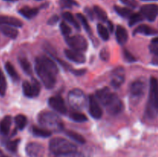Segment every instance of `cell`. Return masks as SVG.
<instances>
[{"mask_svg":"<svg viewBox=\"0 0 158 157\" xmlns=\"http://www.w3.org/2000/svg\"><path fill=\"white\" fill-rule=\"evenodd\" d=\"M35 69L37 75L46 89H52L56 83V75L59 69L56 63L46 55L35 58Z\"/></svg>","mask_w":158,"mask_h":157,"instance_id":"1","label":"cell"},{"mask_svg":"<svg viewBox=\"0 0 158 157\" xmlns=\"http://www.w3.org/2000/svg\"><path fill=\"white\" fill-rule=\"evenodd\" d=\"M59 19H60V18H59L58 15H52V16L51 17L49 20H48L47 23L49 25H55L56 23L59 21Z\"/></svg>","mask_w":158,"mask_h":157,"instance_id":"43","label":"cell"},{"mask_svg":"<svg viewBox=\"0 0 158 157\" xmlns=\"http://www.w3.org/2000/svg\"><path fill=\"white\" fill-rule=\"evenodd\" d=\"M100 58H101L103 61H108L110 58V52L108 51V49L106 48H103L101 51H100Z\"/></svg>","mask_w":158,"mask_h":157,"instance_id":"39","label":"cell"},{"mask_svg":"<svg viewBox=\"0 0 158 157\" xmlns=\"http://www.w3.org/2000/svg\"><path fill=\"white\" fill-rule=\"evenodd\" d=\"M123 4L131 8H136L137 6V2L136 0H120Z\"/></svg>","mask_w":158,"mask_h":157,"instance_id":"41","label":"cell"},{"mask_svg":"<svg viewBox=\"0 0 158 157\" xmlns=\"http://www.w3.org/2000/svg\"><path fill=\"white\" fill-rule=\"evenodd\" d=\"M77 18H78V19L80 20V23L82 24V26H83V28L86 29V32H87L88 33H90V32H91L90 26H89V23H88V21H87V19H86V17H85L83 15H82L81 13H77Z\"/></svg>","mask_w":158,"mask_h":157,"instance_id":"34","label":"cell"},{"mask_svg":"<svg viewBox=\"0 0 158 157\" xmlns=\"http://www.w3.org/2000/svg\"><path fill=\"white\" fill-rule=\"evenodd\" d=\"M64 52L66 58L73 62L82 64L86 62V57L81 52H78V51L73 50V49H66Z\"/></svg>","mask_w":158,"mask_h":157,"instance_id":"15","label":"cell"},{"mask_svg":"<svg viewBox=\"0 0 158 157\" xmlns=\"http://www.w3.org/2000/svg\"><path fill=\"white\" fill-rule=\"evenodd\" d=\"M40 85L36 80L32 79L31 83L28 81L23 82V94L28 98H33L38 96L40 92Z\"/></svg>","mask_w":158,"mask_h":157,"instance_id":"9","label":"cell"},{"mask_svg":"<svg viewBox=\"0 0 158 157\" xmlns=\"http://www.w3.org/2000/svg\"><path fill=\"white\" fill-rule=\"evenodd\" d=\"M114 9H115L116 12H117L119 15H120V16L122 17H124V18L130 17L131 14L133 13L131 9L127 7H121V6H114Z\"/></svg>","mask_w":158,"mask_h":157,"instance_id":"28","label":"cell"},{"mask_svg":"<svg viewBox=\"0 0 158 157\" xmlns=\"http://www.w3.org/2000/svg\"><path fill=\"white\" fill-rule=\"evenodd\" d=\"M56 157H84L83 154L80 153V152H69L66 154H63V155H57Z\"/></svg>","mask_w":158,"mask_h":157,"instance_id":"40","label":"cell"},{"mask_svg":"<svg viewBox=\"0 0 158 157\" xmlns=\"http://www.w3.org/2000/svg\"><path fill=\"white\" fill-rule=\"evenodd\" d=\"M69 116L71 119L77 123H83V122L87 121V117L80 112H71Z\"/></svg>","mask_w":158,"mask_h":157,"instance_id":"26","label":"cell"},{"mask_svg":"<svg viewBox=\"0 0 158 157\" xmlns=\"http://www.w3.org/2000/svg\"><path fill=\"white\" fill-rule=\"evenodd\" d=\"M94 12H95L96 15H97V18H98L100 21L104 22H106V20H107V14H106V12H105L103 9H101L100 6H94Z\"/></svg>","mask_w":158,"mask_h":157,"instance_id":"31","label":"cell"},{"mask_svg":"<svg viewBox=\"0 0 158 157\" xmlns=\"http://www.w3.org/2000/svg\"><path fill=\"white\" fill-rule=\"evenodd\" d=\"M38 122L42 126L48 130L61 131L63 129V123L56 113L49 111H43L38 115Z\"/></svg>","mask_w":158,"mask_h":157,"instance_id":"4","label":"cell"},{"mask_svg":"<svg viewBox=\"0 0 158 157\" xmlns=\"http://www.w3.org/2000/svg\"><path fill=\"white\" fill-rule=\"evenodd\" d=\"M60 5L62 8H72L73 6H78L79 4L75 0H60Z\"/></svg>","mask_w":158,"mask_h":157,"instance_id":"36","label":"cell"},{"mask_svg":"<svg viewBox=\"0 0 158 157\" xmlns=\"http://www.w3.org/2000/svg\"><path fill=\"white\" fill-rule=\"evenodd\" d=\"M137 34H142L144 35H155L158 34V31L148 25L142 24L134 29V35H137Z\"/></svg>","mask_w":158,"mask_h":157,"instance_id":"17","label":"cell"},{"mask_svg":"<svg viewBox=\"0 0 158 157\" xmlns=\"http://www.w3.org/2000/svg\"><path fill=\"white\" fill-rule=\"evenodd\" d=\"M146 114L148 118L153 119L158 114V80L151 77L150 80L149 97L146 107Z\"/></svg>","mask_w":158,"mask_h":157,"instance_id":"3","label":"cell"},{"mask_svg":"<svg viewBox=\"0 0 158 157\" xmlns=\"http://www.w3.org/2000/svg\"><path fill=\"white\" fill-rule=\"evenodd\" d=\"M89 105V112L91 116L94 119H100L103 115V111L99 104L98 100L94 95H89L88 99Z\"/></svg>","mask_w":158,"mask_h":157,"instance_id":"11","label":"cell"},{"mask_svg":"<svg viewBox=\"0 0 158 157\" xmlns=\"http://www.w3.org/2000/svg\"><path fill=\"white\" fill-rule=\"evenodd\" d=\"M60 30H61L62 34L63 35H65L66 37L69 36V35L71 34V29L67 24H66L65 22H62L60 25Z\"/></svg>","mask_w":158,"mask_h":157,"instance_id":"37","label":"cell"},{"mask_svg":"<svg viewBox=\"0 0 158 157\" xmlns=\"http://www.w3.org/2000/svg\"><path fill=\"white\" fill-rule=\"evenodd\" d=\"M5 68H6V70L7 72L8 75L12 78V80L14 81H18L19 79V74L17 73L16 70H15V67L13 66V65L12 64L9 62H7L5 64Z\"/></svg>","mask_w":158,"mask_h":157,"instance_id":"23","label":"cell"},{"mask_svg":"<svg viewBox=\"0 0 158 157\" xmlns=\"http://www.w3.org/2000/svg\"><path fill=\"white\" fill-rule=\"evenodd\" d=\"M66 134L69 137V138L72 139H73V140H75L76 142L80 143V144H83V143H85V142H86V140H85V139L83 138V135H81L80 134H79V133H77V132H74V131L66 130Z\"/></svg>","mask_w":158,"mask_h":157,"instance_id":"27","label":"cell"},{"mask_svg":"<svg viewBox=\"0 0 158 157\" xmlns=\"http://www.w3.org/2000/svg\"><path fill=\"white\" fill-rule=\"evenodd\" d=\"M143 17L140 13H132L129 17V26H133L137 23L143 21Z\"/></svg>","mask_w":158,"mask_h":157,"instance_id":"32","label":"cell"},{"mask_svg":"<svg viewBox=\"0 0 158 157\" xmlns=\"http://www.w3.org/2000/svg\"><path fill=\"white\" fill-rule=\"evenodd\" d=\"M108 26H109V28H110V31L112 32V31H113V24H112V22H108Z\"/></svg>","mask_w":158,"mask_h":157,"instance_id":"46","label":"cell"},{"mask_svg":"<svg viewBox=\"0 0 158 157\" xmlns=\"http://www.w3.org/2000/svg\"><path fill=\"white\" fill-rule=\"evenodd\" d=\"M123 55H124V58H126L127 61L128 62H134L135 61V58L132 55V54L128 51L124 50L123 51Z\"/></svg>","mask_w":158,"mask_h":157,"instance_id":"42","label":"cell"},{"mask_svg":"<svg viewBox=\"0 0 158 157\" xmlns=\"http://www.w3.org/2000/svg\"><path fill=\"white\" fill-rule=\"evenodd\" d=\"M116 38L119 44L123 45L128 39V33L126 29L121 26H117L116 29Z\"/></svg>","mask_w":158,"mask_h":157,"instance_id":"18","label":"cell"},{"mask_svg":"<svg viewBox=\"0 0 158 157\" xmlns=\"http://www.w3.org/2000/svg\"><path fill=\"white\" fill-rule=\"evenodd\" d=\"M97 29L100 38H101L102 39L105 40V41H107L110 38V34H109V32H108L107 29H106L105 26H103L102 24L97 25Z\"/></svg>","mask_w":158,"mask_h":157,"instance_id":"30","label":"cell"},{"mask_svg":"<svg viewBox=\"0 0 158 157\" xmlns=\"http://www.w3.org/2000/svg\"><path fill=\"white\" fill-rule=\"evenodd\" d=\"M6 89H7V83L3 72L0 70V95L4 96L6 95Z\"/></svg>","mask_w":158,"mask_h":157,"instance_id":"33","label":"cell"},{"mask_svg":"<svg viewBox=\"0 0 158 157\" xmlns=\"http://www.w3.org/2000/svg\"><path fill=\"white\" fill-rule=\"evenodd\" d=\"M20 14L26 18H32L38 14L39 9L37 8H31L29 6H25V7L21 8L19 11Z\"/></svg>","mask_w":158,"mask_h":157,"instance_id":"19","label":"cell"},{"mask_svg":"<svg viewBox=\"0 0 158 157\" xmlns=\"http://www.w3.org/2000/svg\"><path fill=\"white\" fill-rule=\"evenodd\" d=\"M0 26H9L18 28L23 26V22L15 17L0 15Z\"/></svg>","mask_w":158,"mask_h":157,"instance_id":"16","label":"cell"},{"mask_svg":"<svg viewBox=\"0 0 158 157\" xmlns=\"http://www.w3.org/2000/svg\"><path fill=\"white\" fill-rule=\"evenodd\" d=\"M96 98L103 105L110 115H117L123 109V104L120 98L111 92L109 88L104 87L98 89L96 92Z\"/></svg>","mask_w":158,"mask_h":157,"instance_id":"2","label":"cell"},{"mask_svg":"<svg viewBox=\"0 0 158 157\" xmlns=\"http://www.w3.org/2000/svg\"><path fill=\"white\" fill-rule=\"evenodd\" d=\"M0 31L4 34L6 36L10 38H15L18 36L19 32L15 27L9 26H0Z\"/></svg>","mask_w":158,"mask_h":157,"instance_id":"21","label":"cell"},{"mask_svg":"<svg viewBox=\"0 0 158 157\" xmlns=\"http://www.w3.org/2000/svg\"><path fill=\"white\" fill-rule=\"evenodd\" d=\"M6 1H13V0H6Z\"/></svg>","mask_w":158,"mask_h":157,"instance_id":"48","label":"cell"},{"mask_svg":"<svg viewBox=\"0 0 158 157\" xmlns=\"http://www.w3.org/2000/svg\"><path fill=\"white\" fill-rule=\"evenodd\" d=\"M63 17L65 20H66L67 22L70 23L71 25L74 26L77 29H80V25H79V22H77V20L76 19L75 17L73 15V14H71L70 12H65L63 13Z\"/></svg>","mask_w":158,"mask_h":157,"instance_id":"25","label":"cell"},{"mask_svg":"<svg viewBox=\"0 0 158 157\" xmlns=\"http://www.w3.org/2000/svg\"><path fill=\"white\" fill-rule=\"evenodd\" d=\"M26 152L29 157H43L44 155V146L38 143H29L26 145Z\"/></svg>","mask_w":158,"mask_h":157,"instance_id":"12","label":"cell"},{"mask_svg":"<svg viewBox=\"0 0 158 157\" xmlns=\"http://www.w3.org/2000/svg\"><path fill=\"white\" fill-rule=\"evenodd\" d=\"M0 157H9L4 153L2 150H0Z\"/></svg>","mask_w":158,"mask_h":157,"instance_id":"45","label":"cell"},{"mask_svg":"<svg viewBox=\"0 0 158 157\" xmlns=\"http://www.w3.org/2000/svg\"><path fill=\"white\" fill-rule=\"evenodd\" d=\"M49 105L52 109L60 114L65 115L67 112L66 103L63 99L60 96H52L49 98Z\"/></svg>","mask_w":158,"mask_h":157,"instance_id":"13","label":"cell"},{"mask_svg":"<svg viewBox=\"0 0 158 157\" xmlns=\"http://www.w3.org/2000/svg\"><path fill=\"white\" fill-rule=\"evenodd\" d=\"M32 131L33 135H35V136L43 137V138L50 136L51 134H52L51 131L48 130V129H45V128H39L35 127V126H33V127H32Z\"/></svg>","mask_w":158,"mask_h":157,"instance_id":"24","label":"cell"},{"mask_svg":"<svg viewBox=\"0 0 158 157\" xmlns=\"http://www.w3.org/2000/svg\"><path fill=\"white\" fill-rule=\"evenodd\" d=\"M66 42L68 46L73 50L78 51V52H84L87 49V41L84 37L80 35L67 36L66 38Z\"/></svg>","mask_w":158,"mask_h":157,"instance_id":"8","label":"cell"},{"mask_svg":"<svg viewBox=\"0 0 158 157\" xmlns=\"http://www.w3.org/2000/svg\"><path fill=\"white\" fill-rule=\"evenodd\" d=\"M77 146L73 143L61 137H56L49 142V149L56 155H63L69 152H76Z\"/></svg>","mask_w":158,"mask_h":157,"instance_id":"5","label":"cell"},{"mask_svg":"<svg viewBox=\"0 0 158 157\" xmlns=\"http://www.w3.org/2000/svg\"><path fill=\"white\" fill-rule=\"evenodd\" d=\"M86 12H87V13H88V15H89V17H90V18H93V14H92V13H91V11H90V10H89V9H86Z\"/></svg>","mask_w":158,"mask_h":157,"instance_id":"44","label":"cell"},{"mask_svg":"<svg viewBox=\"0 0 158 157\" xmlns=\"http://www.w3.org/2000/svg\"><path fill=\"white\" fill-rule=\"evenodd\" d=\"M18 60L22 69H23L27 75H32V66H31L30 62L28 61L27 58L25 56H19L18 58Z\"/></svg>","mask_w":158,"mask_h":157,"instance_id":"22","label":"cell"},{"mask_svg":"<svg viewBox=\"0 0 158 157\" xmlns=\"http://www.w3.org/2000/svg\"><path fill=\"white\" fill-rule=\"evenodd\" d=\"M15 122L19 129H23L27 124V118L26 117V115L19 114L15 117Z\"/></svg>","mask_w":158,"mask_h":157,"instance_id":"29","label":"cell"},{"mask_svg":"<svg viewBox=\"0 0 158 157\" xmlns=\"http://www.w3.org/2000/svg\"><path fill=\"white\" fill-rule=\"evenodd\" d=\"M151 52L154 55L158 56V36L155 37L151 40V43L149 46Z\"/></svg>","mask_w":158,"mask_h":157,"instance_id":"35","label":"cell"},{"mask_svg":"<svg viewBox=\"0 0 158 157\" xmlns=\"http://www.w3.org/2000/svg\"><path fill=\"white\" fill-rule=\"evenodd\" d=\"M67 99L69 106L76 110L83 109L86 105V95L81 89H74L69 91Z\"/></svg>","mask_w":158,"mask_h":157,"instance_id":"6","label":"cell"},{"mask_svg":"<svg viewBox=\"0 0 158 157\" xmlns=\"http://www.w3.org/2000/svg\"><path fill=\"white\" fill-rule=\"evenodd\" d=\"M146 89V83L143 79L138 78V79L133 82L130 86L129 89L130 96H131V99L132 100L133 103H139L144 95Z\"/></svg>","mask_w":158,"mask_h":157,"instance_id":"7","label":"cell"},{"mask_svg":"<svg viewBox=\"0 0 158 157\" xmlns=\"http://www.w3.org/2000/svg\"><path fill=\"white\" fill-rule=\"evenodd\" d=\"M19 143V139H15L12 140V141L8 142L6 144V148L9 149L11 152H15L18 147V145Z\"/></svg>","mask_w":158,"mask_h":157,"instance_id":"38","label":"cell"},{"mask_svg":"<svg viewBox=\"0 0 158 157\" xmlns=\"http://www.w3.org/2000/svg\"><path fill=\"white\" fill-rule=\"evenodd\" d=\"M140 14L150 22H154L158 16V5L146 4L140 8Z\"/></svg>","mask_w":158,"mask_h":157,"instance_id":"10","label":"cell"},{"mask_svg":"<svg viewBox=\"0 0 158 157\" xmlns=\"http://www.w3.org/2000/svg\"><path fill=\"white\" fill-rule=\"evenodd\" d=\"M110 83L114 88H119L125 80V71L122 67L114 69L111 73Z\"/></svg>","mask_w":158,"mask_h":157,"instance_id":"14","label":"cell"},{"mask_svg":"<svg viewBox=\"0 0 158 157\" xmlns=\"http://www.w3.org/2000/svg\"><path fill=\"white\" fill-rule=\"evenodd\" d=\"M143 1H158V0H143Z\"/></svg>","mask_w":158,"mask_h":157,"instance_id":"47","label":"cell"},{"mask_svg":"<svg viewBox=\"0 0 158 157\" xmlns=\"http://www.w3.org/2000/svg\"><path fill=\"white\" fill-rule=\"evenodd\" d=\"M12 125V117L10 115H6L2 119L0 123V131L3 135H7L10 130Z\"/></svg>","mask_w":158,"mask_h":157,"instance_id":"20","label":"cell"}]
</instances>
